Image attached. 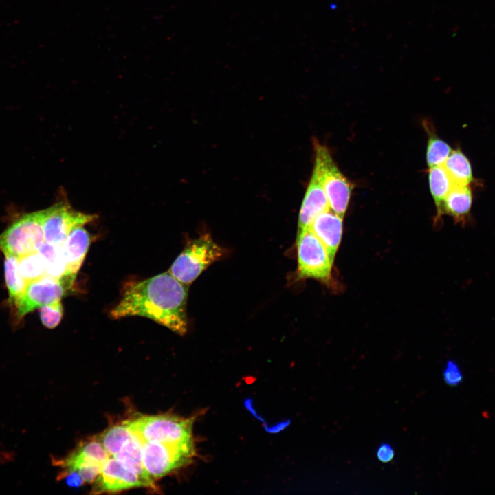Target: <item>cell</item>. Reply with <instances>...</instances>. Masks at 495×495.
I'll use <instances>...</instances> for the list:
<instances>
[{
	"label": "cell",
	"mask_w": 495,
	"mask_h": 495,
	"mask_svg": "<svg viewBox=\"0 0 495 495\" xmlns=\"http://www.w3.org/2000/svg\"><path fill=\"white\" fill-rule=\"evenodd\" d=\"M188 285L168 271L128 286L110 316L145 317L182 336L188 327Z\"/></svg>",
	"instance_id": "obj_1"
},
{
	"label": "cell",
	"mask_w": 495,
	"mask_h": 495,
	"mask_svg": "<svg viewBox=\"0 0 495 495\" xmlns=\"http://www.w3.org/2000/svg\"><path fill=\"white\" fill-rule=\"evenodd\" d=\"M193 419L162 414L142 415L124 421L143 441L184 444L193 443Z\"/></svg>",
	"instance_id": "obj_2"
},
{
	"label": "cell",
	"mask_w": 495,
	"mask_h": 495,
	"mask_svg": "<svg viewBox=\"0 0 495 495\" xmlns=\"http://www.w3.org/2000/svg\"><path fill=\"white\" fill-rule=\"evenodd\" d=\"M315 154L313 173L322 186L329 208L343 218L349 203L352 186L340 172L325 146L315 143Z\"/></svg>",
	"instance_id": "obj_3"
},
{
	"label": "cell",
	"mask_w": 495,
	"mask_h": 495,
	"mask_svg": "<svg viewBox=\"0 0 495 495\" xmlns=\"http://www.w3.org/2000/svg\"><path fill=\"white\" fill-rule=\"evenodd\" d=\"M224 254L225 250L217 245L211 236L205 234L188 244L168 272L180 282L189 285Z\"/></svg>",
	"instance_id": "obj_4"
},
{
	"label": "cell",
	"mask_w": 495,
	"mask_h": 495,
	"mask_svg": "<svg viewBox=\"0 0 495 495\" xmlns=\"http://www.w3.org/2000/svg\"><path fill=\"white\" fill-rule=\"evenodd\" d=\"M44 210L25 214L0 234V251L18 257L37 252L45 241Z\"/></svg>",
	"instance_id": "obj_5"
},
{
	"label": "cell",
	"mask_w": 495,
	"mask_h": 495,
	"mask_svg": "<svg viewBox=\"0 0 495 495\" xmlns=\"http://www.w3.org/2000/svg\"><path fill=\"white\" fill-rule=\"evenodd\" d=\"M194 443L174 444L144 441L143 464L154 481L186 465L194 456Z\"/></svg>",
	"instance_id": "obj_6"
},
{
	"label": "cell",
	"mask_w": 495,
	"mask_h": 495,
	"mask_svg": "<svg viewBox=\"0 0 495 495\" xmlns=\"http://www.w3.org/2000/svg\"><path fill=\"white\" fill-rule=\"evenodd\" d=\"M296 245L299 276L329 282L334 260L322 241L306 228L298 230Z\"/></svg>",
	"instance_id": "obj_7"
},
{
	"label": "cell",
	"mask_w": 495,
	"mask_h": 495,
	"mask_svg": "<svg viewBox=\"0 0 495 495\" xmlns=\"http://www.w3.org/2000/svg\"><path fill=\"white\" fill-rule=\"evenodd\" d=\"M76 276L61 278L45 276L28 283L22 294L13 303L16 320H20L33 310L60 300L71 289Z\"/></svg>",
	"instance_id": "obj_8"
},
{
	"label": "cell",
	"mask_w": 495,
	"mask_h": 495,
	"mask_svg": "<svg viewBox=\"0 0 495 495\" xmlns=\"http://www.w3.org/2000/svg\"><path fill=\"white\" fill-rule=\"evenodd\" d=\"M95 214H85L72 208L63 200L44 210L43 227L45 241L61 245L76 227L95 220Z\"/></svg>",
	"instance_id": "obj_9"
},
{
	"label": "cell",
	"mask_w": 495,
	"mask_h": 495,
	"mask_svg": "<svg viewBox=\"0 0 495 495\" xmlns=\"http://www.w3.org/2000/svg\"><path fill=\"white\" fill-rule=\"evenodd\" d=\"M136 487H146V485L138 474L116 458L109 456L93 483L91 494L116 493Z\"/></svg>",
	"instance_id": "obj_10"
},
{
	"label": "cell",
	"mask_w": 495,
	"mask_h": 495,
	"mask_svg": "<svg viewBox=\"0 0 495 495\" xmlns=\"http://www.w3.org/2000/svg\"><path fill=\"white\" fill-rule=\"evenodd\" d=\"M109 455L96 438L82 442L67 456L61 460L54 459V463L63 470H77L86 465L102 467Z\"/></svg>",
	"instance_id": "obj_11"
},
{
	"label": "cell",
	"mask_w": 495,
	"mask_h": 495,
	"mask_svg": "<svg viewBox=\"0 0 495 495\" xmlns=\"http://www.w3.org/2000/svg\"><path fill=\"white\" fill-rule=\"evenodd\" d=\"M329 209L322 186L313 173L300 210L298 230L309 228L319 214Z\"/></svg>",
	"instance_id": "obj_12"
},
{
	"label": "cell",
	"mask_w": 495,
	"mask_h": 495,
	"mask_svg": "<svg viewBox=\"0 0 495 495\" xmlns=\"http://www.w3.org/2000/svg\"><path fill=\"white\" fill-rule=\"evenodd\" d=\"M342 219L329 209L319 214L309 228L324 245L333 260L342 239Z\"/></svg>",
	"instance_id": "obj_13"
},
{
	"label": "cell",
	"mask_w": 495,
	"mask_h": 495,
	"mask_svg": "<svg viewBox=\"0 0 495 495\" xmlns=\"http://www.w3.org/2000/svg\"><path fill=\"white\" fill-rule=\"evenodd\" d=\"M91 243V236L83 226L75 228L61 245L69 274L76 276Z\"/></svg>",
	"instance_id": "obj_14"
},
{
	"label": "cell",
	"mask_w": 495,
	"mask_h": 495,
	"mask_svg": "<svg viewBox=\"0 0 495 495\" xmlns=\"http://www.w3.org/2000/svg\"><path fill=\"white\" fill-rule=\"evenodd\" d=\"M133 432V431H132ZM143 440L133 432L131 437L113 457L124 466L138 474L147 488L157 490L154 481L149 476L143 464Z\"/></svg>",
	"instance_id": "obj_15"
},
{
	"label": "cell",
	"mask_w": 495,
	"mask_h": 495,
	"mask_svg": "<svg viewBox=\"0 0 495 495\" xmlns=\"http://www.w3.org/2000/svg\"><path fill=\"white\" fill-rule=\"evenodd\" d=\"M472 201L469 186L454 185L445 199L443 213L451 216L456 223L464 224L470 214Z\"/></svg>",
	"instance_id": "obj_16"
},
{
	"label": "cell",
	"mask_w": 495,
	"mask_h": 495,
	"mask_svg": "<svg viewBox=\"0 0 495 495\" xmlns=\"http://www.w3.org/2000/svg\"><path fill=\"white\" fill-rule=\"evenodd\" d=\"M454 185L469 186L473 181L471 163L460 150H452L443 164Z\"/></svg>",
	"instance_id": "obj_17"
},
{
	"label": "cell",
	"mask_w": 495,
	"mask_h": 495,
	"mask_svg": "<svg viewBox=\"0 0 495 495\" xmlns=\"http://www.w3.org/2000/svg\"><path fill=\"white\" fill-rule=\"evenodd\" d=\"M428 179L430 192L437 208V217L440 219L443 214L445 199L454 184L443 165L430 168Z\"/></svg>",
	"instance_id": "obj_18"
},
{
	"label": "cell",
	"mask_w": 495,
	"mask_h": 495,
	"mask_svg": "<svg viewBox=\"0 0 495 495\" xmlns=\"http://www.w3.org/2000/svg\"><path fill=\"white\" fill-rule=\"evenodd\" d=\"M38 252L44 262L45 276L58 279L67 275H72L68 274L67 263L61 245L44 241Z\"/></svg>",
	"instance_id": "obj_19"
},
{
	"label": "cell",
	"mask_w": 495,
	"mask_h": 495,
	"mask_svg": "<svg viewBox=\"0 0 495 495\" xmlns=\"http://www.w3.org/2000/svg\"><path fill=\"white\" fill-rule=\"evenodd\" d=\"M4 274L9 300L13 305L27 285V282L21 276L19 270L18 256L5 254Z\"/></svg>",
	"instance_id": "obj_20"
},
{
	"label": "cell",
	"mask_w": 495,
	"mask_h": 495,
	"mask_svg": "<svg viewBox=\"0 0 495 495\" xmlns=\"http://www.w3.org/2000/svg\"><path fill=\"white\" fill-rule=\"evenodd\" d=\"M133 434L125 421L116 424L106 429L97 439L102 443L109 456L117 454Z\"/></svg>",
	"instance_id": "obj_21"
},
{
	"label": "cell",
	"mask_w": 495,
	"mask_h": 495,
	"mask_svg": "<svg viewBox=\"0 0 495 495\" xmlns=\"http://www.w3.org/2000/svg\"><path fill=\"white\" fill-rule=\"evenodd\" d=\"M19 270L27 283L45 276L44 262L38 251L19 257Z\"/></svg>",
	"instance_id": "obj_22"
},
{
	"label": "cell",
	"mask_w": 495,
	"mask_h": 495,
	"mask_svg": "<svg viewBox=\"0 0 495 495\" xmlns=\"http://www.w3.org/2000/svg\"><path fill=\"white\" fill-rule=\"evenodd\" d=\"M451 151L452 148L447 142L434 133L430 135L426 151L428 167L430 168L443 165Z\"/></svg>",
	"instance_id": "obj_23"
},
{
	"label": "cell",
	"mask_w": 495,
	"mask_h": 495,
	"mask_svg": "<svg viewBox=\"0 0 495 495\" xmlns=\"http://www.w3.org/2000/svg\"><path fill=\"white\" fill-rule=\"evenodd\" d=\"M39 316L42 324L48 329L56 327L63 316V307L60 300L54 301L40 307Z\"/></svg>",
	"instance_id": "obj_24"
},
{
	"label": "cell",
	"mask_w": 495,
	"mask_h": 495,
	"mask_svg": "<svg viewBox=\"0 0 495 495\" xmlns=\"http://www.w3.org/2000/svg\"><path fill=\"white\" fill-rule=\"evenodd\" d=\"M446 384L450 386H457L463 380V374L459 364L450 360L447 362L443 372Z\"/></svg>",
	"instance_id": "obj_25"
},
{
	"label": "cell",
	"mask_w": 495,
	"mask_h": 495,
	"mask_svg": "<svg viewBox=\"0 0 495 495\" xmlns=\"http://www.w3.org/2000/svg\"><path fill=\"white\" fill-rule=\"evenodd\" d=\"M58 479H64L66 483L73 487H78L85 482L76 470H63L60 472Z\"/></svg>",
	"instance_id": "obj_26"
},
{
	"label": "cell",
	"mask_w": 495,
	"mask_h": 495,
	"mask_svg": "<svg viewBox=\"0 0 495 495\" xmlns=\"http://www.w3.org/2000/svg\"><path fill=\"white\" fill-rule=\"evenodd\" d=\"M376 455L381 462H390L393 460L395 455L394 449L391 445L384 443L377 448Z\"/></svg>",
	"instance_id": "obj_27"
}]
</instances>
